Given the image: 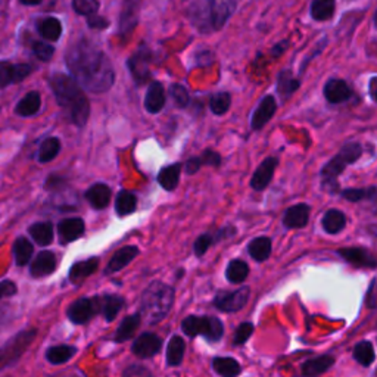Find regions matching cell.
<instances>
[{
    "instance_id": "7dc6e473",
    "label": "cell",
    "mask_w": 377,
    "mask_h": 377,
    "mask_svg": "<svg viewBox=\"0 0 377 377\" xmlns=\"http://www.w3.org/2000/svg\"><path fill=\"white\" fill-rule=\"evenodd\" d=\"M99 2L96 0H74L73 9L78 15H86V17H95L98 15L99 10Z\"/></svg>"
},
{
    "instance_id": "c3c4849f",
    "label": "cell",
    "mask_w": 377,
    "mask_h": 377,
    "mask_svg": "<svg viewBox=\"0 0 377 377\" xmlns=\"http://www.w3.org/2000/svg\"><path fill=\"white\" fill-rule=\"evenodd\" d=\"M169 95L171 98H173L174 104L178 107V108H186L189 105L190 102V96H189V91L186 90L185 86L181 84H173L169 87Z\"/></svg>"
},
{
    "instance_id": "5bb4252c",
    "label": "cell",
    "mask_w": 377,
    "mask_h": 377,
    "mask_svg": "<svg viewBox=\"0 0 377 377\" xmlns=\"http://www.w3.org/2000/svg\"><path fill=\"white\" fill-rule=\"evenodd\" d=\"M187 14L190 21L193 22L201 33H211V2H193L189 9Z\"/></svg>"
},
{
    "instance_id": "7c38bea8",
    "label": "cell",
    "mask_w": 377,
    "mask_h": 377,
    "mask_svg": "<svg viewBox=\"0 0 377 377\" xmlns=\"http://www.w3.org/2000/svg\"><path fill=\"white\" fill-rule=\"evenodd\" d=\"M161 348H163V339L155 333L146 332L134 340L133 353L136 357L146 360L156 356V353L161 351Z\"/></svg>"
},
{
    "instance_id": "11a10c76",
    "label": "cell",
    "mask_w": 377,
    "mask_h": 377,
    "mask_svg": "<svg viewBox=\"0 0 377 377\" xmlns=\"http://www.w3.org/2000/svg\"><path fill=\"white\" fill-rule=\"evenodd\" d=\"M365 198H364V202L370 205V210L371 212L377 214V187L376 186H371V187H365Z\"/></svg>"
},
{
    "instance_id": "74e56055",
    "label": "cell",
    "mask_w": 377,
    "mask_h": 377,
    "mask_svg": "<svg viewBox=\"0 0 377 377\" xmlns=\"http://www.w3.org/2000/svg\"><path fill=\"white\" fill-rule=\"evenodd\" d=\"M61 151V140L58 137H48V139L43 140L39 147V163H50L52 159L58 156Z\"/></svg>"
},
{
    "instance_id": "ffe728a7",
    "label": "cell",
    "mask_w": 377,
    "mask_h": 377,
    "mask_svg": "<svg viewBox=\"0 0 377 377\" xmlns=\"http://www.w3.org/2000/svg\"><path fill=\"white\" fill-rule=\"evenodd\" d=\"M86 230L84 221L82 219H78V217H73V219H65L58 224V233L61 241L64 243H70L77 241L83 236Z\"/></svg>"
},
{
    "instance_id": "484cf974",
    "label": "cell",
    "mask_w": 377,
    "mask_h": 377,
    "mask_svg": "<svg viewBox=\"0 0 377 377\" xmlns=\"http://www.w3.org/2000/svg\"><path fill=\"white\" fill-rule=\"evenodd\" d=\"M99 267V258H89L86 261L75 262V264L70 268V280L74 284H80L84 282L87 277H90Z\"/></svg>"
},
{
    "instance_id": "2e32d148",
    "label": "cell",
    "mask_w": 377,
    "mask_h": 377,
    "mask_svg": "<svg viewBox=\"0 0 377 377\" xmlns=\"http://www.w3.org/2000/svg\"><path fill=\"white\" fill-rule=\"evenodd\" d=\"M279 165V159L277 158H267L259 164L257 171L252 176V180H250V186H252L254 190L262 192L264 190L273 180L274 171H276Z\"/></svg>"
},
{
    "instance_id": "4dcf8cb0",
    "label": "cell",
    "mask_w": 377,
    "mask_h": 377,
    "mask_svg": "<svg viewBox=\"0 0 377 377\" xmlns=\"http://www.w3.org/2000/svg\"><path fill=\"white\" fill-rule=\"evenodd\" d=\"M37 31L43 39L56 42L59 40L62 34V24L58 18L46 17L37 22Z\"/></svg>"
},
{
    "instance_id": "836d02e7",
    "label": "cell",
    "mask_w": 377,
    "mask_h": 377,
    "mask_svg": "<svg viewBox=\"0 0 377 377\" xmlns=\"http://www.w3.org/2000/svg\"><path fill=\"white\" fill-rule=\"evenodd\" d=\"M140 322H142L140 313L125 317L121 322V324L118 326L117 332H116V342H120V344H121V342L131 339L134 336V333H136V330L139 329Z\"/></svg>"
},
{
    "instance_id": "680465c9",
    "label": "cell",
    "mask_w": 377,
    "mask_h": 377,
    "mask_svg": "<svg viewBox=\"0 0 377 377\" xmlns=\"http://www.w3.org/2000/svg\"><path fill=\"white\" fill-rule=\"evenodd\" d=\"M202 165H203V163H202V158L201 156L190 158L189 161L186 163V165H185V171H186L187 174H196Z\"/></svg>"
},
{
    "instance_id": "ac0fdd59",
    "label": "cell",
    "mask_w": 377,
    "mask_h": 377,
    "mask_svg": "<svg viewBox=\"0 0 377 377\" xmlns=\"http://www.w3.org/2000/svg\"><path fill=\"white\" fill-rule=\"evenodd\" d=\"M311 208L306 203H298L288 208L283 215V224L288 228H302L310 221Z\"/></svg>"
},
{
    "instance_id": "b9f144b4",
    "label": "cell",
    "mask_w": 377,
    "mask_h": 377,
    "mask_svg": "<svg viewBox=\"0 0 377 377\" xmlns=\"http://www.w3.org/2000/svg\"><path fill=\"white\" fill-rule=\"evenodd\" d=\"M137 208V198L129 190H121L116 201V211L120 217L130 215Z\"/></svg>"
},
{
    "instance_id": "e0dca14e",
    "label": "cell",
    "mask_w": 377,
    "mask_h": 377,
    "mask_svg": "<svg viewBox=\"0 0 377 377\" xmlns=\"http://www.w3.org/2000/svg\"><path fill=\"white\" fill-rule=\"evenodd\" d=\"M236 2L232 0H212L211 2V26L212 31L221 30L235 12Z\"/></svg>"
},
{
    "instance_id": "f35d334b",
    "label": "cell",
    "mask_w": 377,
    "mask_h": 377,
    "mask_svg": "<svg viewBox=\"0 0 377 377\" xmlns=\"http://www.w3.org/2000/svg\"><path fill=\"white\" fill-rule=\"evenodd\" d=\"M33 245L30 243L28 239L26 237H18L17 241L14 242V246H12V252H14V259H15V264L22 267L28 264V261L31 259L33 257Z\"/></svg>"
},
{
    "instance_id": "bcb514c9",
    "label": "cell",
    "mask_w": 377,
    "mask_h": 377,
    "mask_svg": "<svg viewBox=\"0 0 377 377\" xmlns=\"http://www.w3.org/2000/svg\"><path fill=\"white\" fill-rule=\"evenodd\" d=\"M232 105V96L226 93V91H221V93H215L210 99V109L215 116H224V113L228 111Z\"/></svg>"
},
{
    "instance_id": "7a4b0ae2",
    "label": "cell",
    "mask_w": 377,
    "mask_h": 377,
    "mask_svg": "<svg viewBox=\"0 0 377 377\" xmlns=\"http://www.w3.org/2000/svg\"><path fill=\"white\" fill-rule=\"evenodd\" d=\"M50 87L65 116L77 127H84L90 116V105L82 86L70 75L53 74Z\"/></svg>"
},
{
    "instance_id": "cb8c5ba5",
    "label": "cell",
    "mask_w": 377,
    "mask_h": 377,
    "mask_svg": "<svg viewBox=\"0 0 377 377\" xmlns=\"http://www.w3.org/2000/svg\"><path fill=\"white\" fill-rule=\"evenodd\" d=\"M111 196L112 192L109 186L104 185V183H96V185L89 187V190L86 192V199L95 210L107 208L111 201Z\"/></svg>"
},
{
    "instance_id": "6125c7cd",
    "label": "cell",
    "mask_w": 377,
    "mask_h": 377,
    "mask_svg": "<svg viewBox=\"0 0 377 377\" xmlns=\"http://www.w3.org/2000/svg\"><path fill=\"white\" fill-rule=\"evenodd\" d=\"M40 3H42L40 0H37V2H27V0H21V5H24V6H36Z\"/></svg>"
},
{
    "instance_id": "ba28073f",
    "label": "cell",
    "mask_w": 377,
    "mask_h": 377,
    "mask_svg": "<svg viewBox=\"0 0 377 377\" xmlns=\"http://www.w3.org/2000/svg\"><path fill=\"white\" fill-rule=\"evenodd\" d=\"M249 288L243 286L233 292H219L214 300V305L224 313H236L248 304Z\"/></svg>"
},
{
    "instance_id": "db71d44e",
    "label": "cell",
    "mask_w": 377,
    "mask_h": 377,
    "mask_svg": "<svg viewBox=\"0 0 377 377\" xmlns=\"http://www.w3.org/2000/svg\"><path fill=\"white\" fill-rule=\"evenodd\" d=\"M203 165H212V167H219L221 164V156L220 154H217L212 149H207L203 151V154L201 155Z\"/></svg>"
},
{
    "instance_id": "d6a6232c",
    "label": "cell",
    "mask_w": 377,
    "mask_h": 377,
    "mask_svg": "<svg viewBox=\"0 0 377 377\" xmlns=\"http://www.w3.org/2000/svg\"><path fill=\"white\" fill-rule=\"evenodd\" d=\"M185 351H186L185 339L174 335L169 339L167 345V364L171 365V367L180 365L183 361V357H185Z\"/></svg>"
},
{
    "instance_id": "8fae6325",
    "label": "cell",
    "mask_w": 377,
    "mask_h": 377,
    "mask_svg": "<svg viewBox=\"0 0 377 377\" xmlns=\"http://www.w3.org/2000/svg\"><path fill=\"white\" fill-rule=\"evenodd\" d=\"M323 95L329 104L339 105V104H344V102H347L352 98L353 90L348 84V82H345V80L330 78L329 82L324 84Z\"/></svg>"
},
{
    "instance_id": "277c9868",
    "label": "cell",
    "mask_w": 377,
    "mask_h": 377,
    "mask_svg": "<svg viewBox=\"0 0 377 377\" xmlns=\"http://www.w3.org/2000/svg\"><path fill=\"white\" fill-rule=\"evenodd\" d=\"M362 156V146L357 142H349L342 146V149L335 155L330 161L323 167L320 177H322V187L323 190L332 193H339L340 187L338 183V177L344 173L345 168L353 163H357Z\"/></svg>"
},
{
    "instance_id": "681fc988",
    "label": "cell",
    "mask_w": 377,
    "mask_h": 377,
    "mask_svg": "<svg viewBox=\"0 0 377 377\" xmlns=\"http://www.w3.org/2000/svg\"><path fill=\"white\" fill-rule=\"evenodd\" d=\"M252 333H254V324L252 323H242L241 326L236 329L235 338H233V344L237 345V347L243 345L245 342H248V339L252 336Z\"/></svg>"
},
{
    "instance_id": "f907efd6",
    "label": "cell",
    "mask_w": 377,
    "mask_h": 377,
    "mask_svg": "<svg viewBox=\"0 0 377 377\" xmlns=\"http://www.w3.org/2000/svg\"><path fill=\"white\" fill-rule=\"evenodd\" d=\"M33 53L36 55L40 61L46 62V61L52 59V56L55 53V48L44 42H36L33 44Z\"/></svg>"
},
{
    "instance_id": "1f68e13d",
    "label": "cell",
    "mask_w": 377,
    "mask_h": 377,
    "mask_svg": "<svg viewBox=\"0 0 377 377\" xmlns=\"http://www.w3.org/2000/svg\"><path fill=\"white\" fill-rule=\"evenodd\" d=\"M180 173H181V164H171L163 168L158 174L159 186L165 189L167 192H173L178 186Z\"/></svg>"
},
{
    "instance_id": "91938a15",
    "label": "cell",
    "mask_w": 377,
    "mask_h": 377,
    "mask_svg": "<svg viewBox=\"0 0 377 377\" xmlns=\"http://www.w3.org/2000/svg\"><path fill=\"white\" fill-rule=\"evenodd\" d=\"M288 46H289V40H284V42H280L277 43L276 46H274V48L271 49V55L274 56V58H279V56L288 49Z\"/></svg>"
},
{
    "instance_id": "8d00e7d4",
    "label": "cell",
    "mask_w": 377,
    "mask_h": 377,
    "mask_svg": "<svg viewBox=\"0 0 377 377\" xmlns=\"http://www.w3.org/2000/svg\"><path fill=\"white\" fill-rule=\"evenodd\" d=\"M75 353H77L75 347L56 345V347H52L46 351V360H48L53 365H59V364H65V362L70 361L75 356Z\"/></svg>"
},
{
    "instance_id": "9a60e30c",
    "label": "cell",
    "mask_w": 377,
    "mask_h": 377,
    "mask_svg": "<svg viewBox=\"0 0 377 377\" xmlns=\"http://www.w3.org/2000/svg\"><path fill=\"white\" fill-rule=\"evenodd\" d=\"M277 111L276 99L273 95H267L261 99L257 109L252 113V120H250V125L254 130H261L264 125L274 117V113Z\"/></svg>"
},
{
    "instance_id": "9c48e42d",
    "label": "cell",
    "mask_w": 377,
    "mask_h": 377,
    "mask_svg": "<svg viewBox=\"0 0 377 377\" xmlns=\"http://www.w3.org/2000/svg\"><path fill=\"white\" fill-rule=\"evenodd\" d=\"M151 62H152V53L146 48H140L129 59V62H127L129 70L134 78V82L137 83V86L145 84L147 80H149Z\"/></svg>"
},
{
    "instance_id": "52a82bcc",
    "label": "cell",
    "mask_w": 377,
    "mask_h": 377,
    "mask_svg": "<svg viewBox=\"0 0 377 377\" xmlns=\"http://www.w3.org/2000/svg\"><path fill=\"white\" fill-rule=\"evenodd\" d=\"M338 255L344 258L348 264L356 268H377V255L370 249L362 246L342 248L338 250Z\"/></svg>"
},
{
    "instance_id": "f546056e",
    "label": "cell",
    "mask_w": 377,
    "mask_h": 377,
    "mask_svg": "<svg viewBox=\"0 0 377 377\" xmlns=\"http://www.w3.org/2000/svg\"><path fill=\"white\" fill-rule=\"evenodd\" d=\"M212 369L221 377H237L242 373V365L232 357H215L212 360Z\"/></svg>"
},
{
    "instance_id": "83f0119b",
    "label": "cell",
    "mask_w": 377,
    "mask_h": 377,
    "mask_svg": "<svg viewBox=\"0 0 377 377\" xmlns=\"http://www.w3.org/2000/svg\"><path fill=\"white\" fill-rule=\"evenodd\" d=\"M323 230L327 235H339L347 227V215L339 210H329L322 220Z\"/></svg>"
},
{
    "instance_id": "d6986e66",
    "label": "cell",
    "mask_w": 377,
    "mask_h": 377,
    "mask_svg": "<svg viewBox=\"0 0 377 377\" xmlns=\"http://www.w3.org/2000/svg\"><path fill=\"white\" fill-rule=\"evenodd\" d=\"M56 270V257L50 250H42V252L33 259L30 273L33 277L40 279L52 274Z\"/></svg>"
},
{
    "instance_id": "44dd1931",
    "label": "cell",
    "mask_w": 377,
    "mask_h": 377,
    "mask_svg": "<svg viewBox=\"0 0 377 377\" xmlns=\"http://www.w3.org/2000/svg\"><path fill=\"white\" fill-rule=\"evenodd\" d=\"M165 107V91L161 83L152 82L145 96V108L147 112L158 113Z\"/></svg>"
},
{
    "instance_id": "e575fe53",
    "label": "cell",
    "mask_w": 377,
    "mask_h": 377,
    "mask_svg": "<svg viewBox=\"0 0 377 377\" xmlns=\"http://www.w3.org/2000/svg\"><path fill=\"white\" fill-rule=\"evenodd\" d=\"M28 233L34 239V242L40 246H48L53 242V226L49 221H42L30 226Z\"/></svg>"
},
{
    "instance_id": "ab89813d",
    "label": "cell",
    "mask_w": 377,
    "mask_h": 377,
    "mask_svg": "<svg viewBox=\"0 0 377 377\" xmlns=\"http://www.w3.org/2000/svg\"><path fill=\"white\" fill-rule=\"evenodd\" d=\"M336 3L333 0H315L311 3L310 12L315 21H329L335 15Z\"/></svg>"
},
{
    "instance_id": "5b68a950",
    "label": "cell",
    "mask_w": 377,
    "mask_h": 377,
    "mask_svg": "<svg viewBox=\"0 0 377 377\" xmlns=\"http://www.w3.org/2000/svg\"><path fill=\"white\" fill-rule=\"evenodd\" d=\"M181 330L189 338H196L202 335L207 338L210 342L220 340L224 335V326L220 318L217 317H198V315H189L181 323Z\"/></svg>"
},
{
    "instance_id": "7bdbcfd3",
    "label": "cell",
    "mask_w": 377,
    "mask_h": 377,
    "mask_svg": "<svg viewBox=\"0 0 377 377\" xmlns=\"http://www.w3.org/2000/svg\"><path fill=\"white\" fill-rule=\"evenodd\" d=\"M353 358H356L364 367H369L376 360V352L371 342L362 340L353 348Z\"/></svg>"
},
{
    "instance_id": "60d3db41",
    "label": "cell",
    "mask_w": 377,
    "mask_h": 377,
    "mask_svg": "<svg viewBox=\"0 0 377 377\" xmlns=\"http://www.w3.org/2000/svg\"><path fill=\"white\" fill-rule=\"evenodd\" d=\"M249 274V267L242 259H233L228 262L226 270V277L230 283H242Z\"/></svg>"
},
{
    "instance_id": "f6af8a7d",
    "label": "cell",
    "mask_w": 377,
    "mask_h": 377,
    "mask_svg": "<svg viewBox=\"0 0 377 377\" xmlns=\"http://www.w3.org/2000/svg\"><path fill=\"white\" fill-rule=\"evenodd\" d=\"M300 80L295 78L291 71H282L277 78V90L284 98H289L292 93L300 89Z\"/></svg>"
},
{
    "instance_id": "9f6ffc18",
    "label": "cell",
    "mask_w": 377,
    "mask_h": 377,
    "mask_svg": "<svg viewBox=\"0 0 377 377\" xmlns=\"http://www.w3.org/2000/svg\"><path fill=\"white\" fill-rule=\"evenodd\" d=\"M87 24L90 28H95V30H104L109 26V21L104 17H99V15H95V17H90L87 18Z\"/></svg>"
},
{
    "instance_id": "f5cc1de1",
    "label": "cell",
    "mask_w": 377,
    "mask_h": 377,
    "mask_svg": "<svg viewBox=\"0 0 377 377\" xmlns=\"http://www.w3.org/2000/svg\"><path fill=\"white\" fill-rule=\"evenodd\" d=\"M122 377H154L151 370L140 364H133L122 373Z\"/></svg>"
},
{
    "instance_id": "4316f807",
    "label": "cell",
    "mask_w": 377,
    "mask_h": 377,
    "mask_svg": "<svg viewBox=\"0 0 377 377\" xmlns=\"http://www.w3.org/2000/svg\"><path fill=\"white\" fill-rule=\"evenodd\" d=\"M40 107H42V98L39 91H28V93L17 104L15 112L19 117L27 118V117L36 116V113L40 111Z\"/></svg>"
},
{
    "instance_id": "3957f363",
    "label": "cell",
    "mask_w": 377,
    "mask_h": 377,
    "mask_svg": "<svg viewBox=\"0 0 377 377\" xmlns=\"http://www.w3.org/2000/svg\"><path fill=\"white\" fill-rule=\"evenodd\" d=\"M174 304V289L163 282H154L145 289L140 300V315L149 324L167 317Z\"/></svg>"
},
{
    "instance_id": "6da1fadb",
    "label": "cell",
    "mask_w": 377,
    "mask_h": 377,
    "mask_svg": "<svg viewBox=\"0 0 377 377\" xmlns=\"http://www.w3.org/2000/svg\"><path fill=\"white\" fill-rule=\"evenodd\" d=\"M65 62L75 82L91 93H104L116 80L108 56L87 39H80L68 48Z\"/></svg>"
},
{
    "instance_id": "d4e9b609",
    "label": "cell",
    "mask_w": 377,
    "mask_h": 377,
    "mask_svg": "<svg viewBox=\"0 0 377 377\" xmlns=\"http://www.w3.org/2000/svg\"><path fill=\"white\" fill-rule=\"evenodd\" d=\"M137 21H139V3H127L120 18V36L129 37L137 26Z\"/></svg>"
},
{
    "instance_id": "816d5d0a",
    "label": "cell",
    "mask_w": 377,
    "mask_h": 377,
    "mask_svg": "<svg viewBox=\"0 0 377 377\" xmlns=\"http://www.w3.org/2000/svg\"><path fill=\"white\" fill-rule=\"evenodd\" d=\"M365 192H367L365 190V187H362V189H357V187L344 189V190H340V196L349 202L357 203V202H364Z\"/></svg>"
},
{
    "instance_id": "603a6c76",
    "label": "cell",
    "mask_w": 377,
    "mask_h": 377,
    "mask_svg": "<svg viewBox=\"0 0 377 377\" xmlns=\"http://www.w3.org/2000/svg\"><path fill=\"white\" fill-rule=\"evenodd\" d=\"M99 313L104 315L107 322H113L118 313L122 310L124 300L117 295H105L98 298Z\"/></svg>"
},
{
    "instance_id": "8992f818",
    "label": "cell",
    "mask_w": 377,
    "mask_h": 377,
    "mask_svg": "<svg viewBox=\"0 0 377 377\" xmlns=\"http://www.w3.org/2000/svg\"><path fill=\"white\" fill-rule=\"evenodd\" d=\"M36 335H37L36 330L31 329V330H24V332H21L15 338L10 339L2 349V367L5 369L9 364L17 361L22 353H24L27 347H30V344L34 340V338H36Z\"/></svg>"
},
{
    "instance_id": "d590c367",
    "label": "cell",
    "mask_w": 377,
    "mask_h": 377,
    "mask_svg": "<svg viewBox=\"0 0 377 377\" xmlns=\"http://www.w3.org/2000/svg\"><path fill=\"white\" fill-rule=\"evenodd\" d=\"M271 239L268 237H257L250 241L248 245V252L258 262H264L271 255Z\"/></svg>"
},
{
    "instance_id": "f1b7e54d",
    "label": "cell",
    "mask_w": 377,
    "mask_h": 377,
    "mask_svg": "<svg viewBox=\"0 0 377 377\" xmlns=\"http://www.w3.org/2000/svg\"><path fill=\"white\" fill-rule=\"evenodd\" d=\"M335 364V358L332 356H320L317 358L308 360L302 364V374L305 377H317L326 373Z\"/></svg>"
},
{
    "instance_id": "6f0895ef",
    "label": "cell",
    "mask_w": 377,
    "mask_h": 377,
    "mask_svg": "<svg viewBox=\"0 0 377 377\" xmlns=\"http://www.w3.org/2000/svg\"><path fill=\"white\" fill-rule=\"evenodd\" d=\"M17 284L10 280H3L0 284V295L2 298H9V296H14L17 293Z\"/></svg>"
},
{
    "instance_id": "30bf717a",
    "label": "cell",
    "mask_w": 377,
    "mask_h": 377,
    "mask_svg": "<svg viewBox=\"0 0 377 377\" xmlns=\"http://www.w3.org/2000/svg\"><path fill=\"white\" fill-rule=\"evenodd\" d=\"M99 313L98 306V298H80L75 302H73L68 308V318L71 320L74 324H86L90 322L91 317Z\"/></svg>"
},
{
    "instance_id": "be15d7a7",
    "label": "cell",
    "mask_w": 377,
    "mask_h": 377,
    "mask_svg": "<svg viewBox=\"0 0 377 377\" xmlns=\"http://www.w3.org/2000/svg\"><path fill=\"white\" fill-rule=\"evenodd\" d=\"M373 24H374V27L377 28V9H376V12H374V15H373Z\"/></svg>"
},
{
    "instance_id": "4fadbf2b",
    "label": "cell",
    "mask_w": 377,
    "mask_h": 377,
    "mask_svg": "<svg viewBox=\"0 0 377 377\" xmlns=\"http://www.w3.org/2000/svg\"><path fill=\"white\" fill-rule=\"evenodd\" d=\"M33 71L30 64H10L3 61L0 65V84L5 89L9 84H15L28 77Z\"/></svg>"
},
{
    "instance_id": "7402d4cb",
    "label": "cell",
    "mask_w": 377,
    "mask_h": 377,
    "mask_svg": "<svg viewBox=\"0 0 377 377\" xmlns=\"http://www.w3.org/2000/svg\"><path fill=\"white\" fill-rule=\"evenodd\" d=\"M140 254V250L137 246H124L121 248L118 252L113 254V257L109 259L108 266H107V273L112 274L122 270L124 267H127L130 262Z\"/></svg>"
},
{
    "instance_id": "ee69618b",
    "label": "cell",
    "mask_w": 377,
    "mask_h": 377,
    "mask_svg": "<svg viewBox=\"0 0 377 377\" xmlns=\"http://www.w3.org/2000/svg\"><path fill=\"white\" fill-rule=\"evenodd\" d=\"M227 230H230V228H223V230H220L217 235H202L196 239V242H195V246H193V249H195V255L196 257H202L207 254V250L210 249V246L212 243H215L217 241H220V239L223 237H228L227 236Z\"/></svg>"
},
{
    "instance_id": "94428289",
    "label": "cell",
    "mask_w": 377,
    "mask_h": 377,
    "mask_svg": "<svg viewBox=\"0 0 377 377\" xmlns=\"http://www.w3.org/2000/svg\"><path fill=\"white\" fill-rule=\"evenodd\" d=\"M369 95H370V98L377 104V77L370 78V82H369Z\"/></svg>"
}]
</instances>
